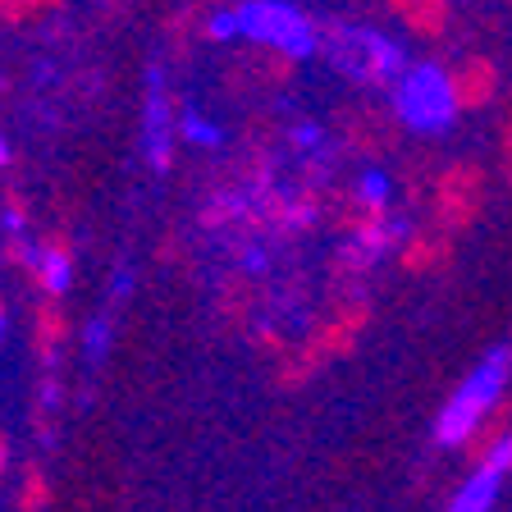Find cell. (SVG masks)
Masks as SVG:
<instances>
[{
    "label": "cell",
    "instance_id": "6da1fadb",
    "mask_svg": "<svg viewBox=\"0 0 512 512\" xmlns=\"http://www.w3.org/2000/svg\"><path fill=\"white\" fill-rule=\"evenodd\" d=\"M508 375H512V343H499V348L485 352V357L476 362V371L458 384V394L439 407V416H435V444H444V448L467 444V439L480 430V421L494 412V403L503 398Z\"/></svg>",
    "mask_w": 512,
    "mask_h": 512
},
{
    "label": "cell",
    "instance_id": "3957f363",
    "mask_svg": "<svg viewBox=\"0 0 512 512\" xmlns=\"http://www.w3.org/2000/svg\"><path fill=\"white\" fill-rule=\"evenodd\" d=\"M325 37H330V42H320L325 55H330L348 78H357V83H389L394 87L398 78L407 74V51L394 42V37H384V32L334 28V32H325Z\"/></svg>",
    "mask_w": 512,
    "mask_h": 512
},
{
    "label": "cell",
    "instance_id": "7a4b0ae2",
    "mask_svg": "<svg viewBox=\"0 0 512 512\" xmlns=\"http://www.w3.org/2000/svg\"><path fill=\"white\" fill-rule=\"evenodd\" d=\"M394 110L412 133H426V138H439L448 128L458 124V110H462V96H458V83L448 69L439 64H412L394 87Z\"/></svg>",
    "mask_w": 512,
    "mask_h": 512
},
{
    "label": "cell",
    "instance_id": "ba28073f",
    "mask_svg": "<svg viewBox=\"0 0 512 512\" xmlns=\"http://www.w3.org/2000/svg\"><path fill=\"white\" fill-rule=\"evenodd\" d=\"M0 467H5V448H0Z\"/></svg>",
    "mask_w": 512,
    "mask_h": 512
},
{
    "label": "cell",
    "instance_id": "52a82bcc",
    "mask_svg": "<svg viewBox=\"0 0 512 512\" xmlns=\"http://www.w3.org/2000/svg\"><path fill=\"white\" fill-rule=\"evenodd\" d=\"M0 334H5V307H0Z\"/></svg>",
    "mask_w": 512,
    "mask_h": 512
},
{
    "label": "cell",
    "instance_id": "5b68a950",
    "mask_svg": "<svg viewBox=\"0 0 512 512\" xmlns=\"http://www.w3.org/2000/svg\"><path fill=\"white\" fill-rule=\"evenodd\" d=\"M503 476H508L503 467H494V462H480V467L467 476V485L453 494L448 512H490L494 499H499V490H503Z\"/></svg>",
    "mask_w": 512,
    "mask_h": 512
},
{
    "label": "cell",
    "instance_id": "277c9868",
    "mask_svg": "<svg viewBox=\"0 0 512 512\" xmlns=\"http://www.w3.org/2000/svg\"><path fill=\"white\" fill-rule=\"evenodd\" d=\"M238 37H252L256 46L288 55V60H307L320 51V32L302 10L284 5V0H256L238 14Z\"/></svg>",
    "mask_w": 512,
    "mask_h": 512
},
{
    "label": "cell",
    "instance_id": "8992f818",
    "mask_svg": "<svg viewBox=\"0 0 512 512\" xmlns=\"http://www.w3.org/2000/svg\"><path fill=\"white\" fill-rule=\"evenodd\" d=\"M389 197H394V183H389V174L366 170L362 179H357V202H362L371 215H380L384 206H389Z\"/></svg>",
    "mask_w": 512,
    "mask_h": 512
}]
</instances>
